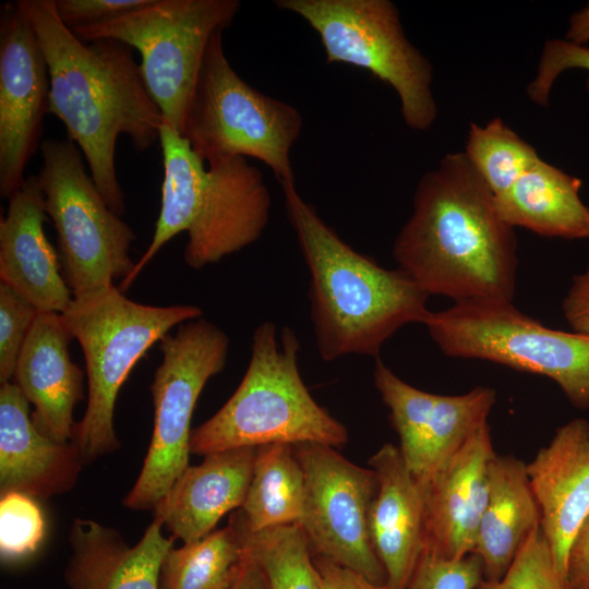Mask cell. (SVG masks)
Listing matches in <instances>:
<instances>
[{"label":"cell","mask_w":589,"mask_h":589,"mask_svg":"<svg viewBox=\"0 0 589 589\" xmlns=\"http://www.w3.org/2000/svg\"><path fill=\"white\" fill-rule=\"evenodd\" d=\"M48 220L37 176L9 199L0 219V279L39 313H63L73 299L61 261L44 231Z\"/></svg>","instance_id":"cell-18"},{"label":"cell","mask_w":589,"mask_h":589,"mask_svg":"<svg viewBox=\"0 0 589 589\" xmlns=\"http://www.w3.org/2000/svg\"><path fill=\"white\" fill-rule=\"evenodd\" d=\"M240 7L238 0H152L120 17L72 33L85 43L106 38L136 49L143 80L164 123L182 135L207 45L232 24Z\"/></svg>","instance_id":"cell-10"},{"label":"cell","mask_w":589,"mask_h":589,"mask_svg":"<svg viewBox=\"0 0 589 589\" xmlns=\"http://www.w3.org/2000/svg\"><path fill=\"white\" fill-rule=\"evenodd\" d=\"M424 325L447 357L546 376L575 407H589V335L546 327L513 301L457 302L431 312Z\"/></svg>","instance_id":"cell-8"},{"label":"cell","mask_w":589,"mask_h":589,"mask_svg":"<svg viewBox=\"0 0 589 589\" xmlns=\"http://www.w3.org/2000/svg\"><path fill=\"white\" fill-rule=\"evenodd\" d=\"M223 33L207 45L182 135L206 165L252 157L268 166L280 185L296 183L290 152L303 118L297 108L261 93L235 71Z\"/></svg>","instance_id":"cell-7"},{"label":"cell","mask_w":589,"mask_h":589,"mask_svg":"<svg viewBox=\"0 0 589 589\" xmlns=\"http://www.w3.org/2000/svg\"><path fill=\"white\" fill-rule=\"evenodd\" d=\"M562 309L575 332L589 335V267L574 276Z\"/></svg>","instance_id":"cell-36"},{"label":"cell","mask_w":589,"mask_h":589,"mask_svg":"<svg viewBox=\"0 0 589 589\" xmlns=\"http://www.w3.org/2000/svg\"><path fill=\"white\" fill-rule=\"evenodd\" d=\"M540 525L541 512L527 464L512 455H495L490 466L489 498L471 553L481 558L484 579L502 578L527 537Z\"/></svg>","instance_id":"cell-24"},{"label":"cell","mask_w":589,"mask_h":589,"mask_svg":"<svg viewBox=\"0 0 589 589\" xmlns=\"http://www.w3.org/2000/svg\"><path fill=\"white\" fill-rule=\"evenodd\" d=\"M305 496L304 474L293 445L256 447L252 477L241 513L251 531L300 522Z\"/></svg>","instance_id":"cell-26"},{"label":"cell","mask_w":589,"mask_h":589,"mask_svg":"<svg viewBox=\"0 0 589 589\" xmlns=\"http://www.w3.org/2000/svg\"><path fill=\"white\" fill-rule=\"evenodd\" d=\"M474 589H570L558 570L541 525L527 537L498 580L482 579Z\"/></svg>","instance_id":"cell-30"},{"label":"cell","mask_w":589,"mask_h":589,"mask_svg":"<svg viewBox=\"0 0 589 589\" xmlns=\"http://www.w3.org/2000/svg\"><path fill=\"white\" fill-rule=\"evenodd\" d=\"M45 519L35 498L21 492L1 494L0 554L5 562L32 555L43 542Z\"/></svg>","instance_id":"cell-31"},{"label":"cell","mask_w":589,"mask_h":589,"mask_svg":"<svg viewBox=\"0 0 589 589\" xmlns=\"http://www.w3.org/2000/svg\"><path fill=\"white\" fill-rule=\"evenodd\" d=\"M229 338L202 316L160 340L161 362L151 384L154 428L140 476L123 504L155 509L190 466L191 420L199 396L226 364Z\"/></svg>","instance_id":"cell-12"},{"label":"cell","mask_w":589,"mask_h":589,"mask_svg":"<svg viewBox=\"0 0 589 589\" xmlns=\"http://www.w3.org/2000/svg\"><path fill=\"white\" fill-rule=\"evenodd\" d=\"M61 314L85 358L88 401L74 425L72 442L86 462L120 446L113 412L132 368L172 327L199 318L203 312L191 304H142L113 285L73 297Z\"/></svg>","instance_id":"cell-6"},{"label":"cell","mask_w":589,"mask_h":589,"mask_svg":"<svg viewBox=\"0 0 589 589\" xmlns=\"http://www.w3.org/2000/svg\"><path fill=\"white\" fill-rule=\"evenodd\" d=\"M373 383L389 410L404 461L423 485L488 421L496 401L495 390L483 386L454 396L421 390L398 377L380 358Z\"/></svg>","instance_id":"cell-14"},{"label":"cell","mask_w":589,"mask_h":589,"mask_svg":"<svg viewBox=\"0 0 589 589\" xmlns=\"http://www.w3.org/2000/svg\"><path fill=\"white\" fill-rule=\"evenodd\" d=\"M247 554L262 570L267 589H322L313 552L300 524L251 531L241 510L231 515Z\"/></svg>","instance_id":"cell-28"},{"label":"cell","mask_w":589,"mask_h":589,"mask_svg":"<svg viewBox=\"0 0 589 589\" xmlns=\"http://www.w3.org/2000/svg\"><path fill=\"white\" fill-rule=\"evenodd\" d=\"M255 454L256 447L226 449L189 466L155 507V519L183 543L204 538L224 515L241 508Z\"/></svg>","instance_id":"cell-23"},{"label":"cell","mask_w":589,"mask_h":589,"mask_svg":"<svg viewBox=\"0 0 589 589\" xmlns=\"http://www.w3.org/2000/svg\"><path fill=\"white\" fill-rule=\"evenodd\" d=\"M62 314L39 313L20 353L12 382L35 407L34 424L59 442L72 441L73 410L84 374L70 357L72 339Z\"/></svg>","instance_id":"cell-21"},{"label":"cell","mask_w":589,"mask_h":589,"mask_svg":"<svg viewBox=\"0 0 589 589\" xmlns=\"http://www.w3.org/2000/svg\"><path fill=\"white\" fill-rule=\"evenodd\" d=\"M398 268L426 294L455 303L513 301L517 239L464 152L420 179L413 211L393 244Z\"/></svg>","instance_id":"cell-2"},{"label":"cell","mask_w":589,"mask_h":589,"mask_svg":"<svg viewBox=\"0 0 589 589\" xmlns=\"http://www.w3.org/2000/svg\"><path fill=\"white\" fill-rule=\"evenodd\" d=\"M13 382L0 388V491L47 498L72 489L84 464L79 447L44 434Z\"/></svg>","instance_id":"cell-20"},{"label":"cell","mask_w":589,"mask_h":589,"mask_svg":"<svg viewBox=\"0 0 589 589\" xmlns=\"http://www.w3.org/2000/svg\"><path fill=\"white\" fill-rule=\"evenodd\" d=\"M483 578L476 554L450 560L424 550L406 589H474Z\"/></svg>","instance_id":"cell-33"},{"label":"cell","mask_w":589,"mask_h":589,"mask_svg":"<svg viewBox=\"0 0 589 589\" xmlns=\"http://www.w3.org/2000/svg\"><path fill=\"white\" fill-rule=\"evenodd\" d=\"M164 179L152 241L124 292L173 237L188 233L184 262L194 269L219 262L260 239L271 215V193L262 172L245 157L205 166L183 135L163 123L159 134Z\"/></svg>","instance_id":"cell-4"},{"label":"cell","mask_w":589,"mask_h":589,"mask_svg":"<svg viewBox=\"0 0 589 589\" xmlns=\"http://www.w3.org/2000/svg\"><path fill=\"white\" fill-rule=\"evenodd\" d=\"M565 39L577 45L589 41V2L570 16Z\"/></svg>","instance_id":"cell-40"},{"label":"cell","mask_w":589,"mask_h":589,"mask_svg":"<svg viewBox=\"0 0 589 589\" xmlns=\"http://www.w3.org/2000/svg\"><path fill=\"white\" fill-rule=\"evenodd\" d=\"M293 449L305 484L299 524L312 552L374 584L386 585L370 533V512L377 491L374 470L351 462L329 445L301 443Z\"/></svg>","instance_id":"cell-13"},{"label":"cell","mask_w":589,"mask_h":589,"mask_svg":"<svg viewBox=\"0 0 589 589\" xmlns=\"http://www.w3.org/2000/svg\"><path fill=\"white\" fill-rule=\"evenodd\" d=\"M584 69L589 72V48L566 39H550L544 44L534 79L527 87L531 101L548 106L556 77L565 70ZM589 91V76L586 81Z\"/></svg>","instance_id":"cell-34"},{"label":"cell","mask_w":589,"mask_h":589,"mask_svg":"<svg viewBox=\"0 0 589 589\" xmlns=\"http://www.w3.org/2000/svg\"><path fill=\"white\" fill-rule=\"evenodd\" d=\"M47 63L49 111L84 156L109 208L121 216L124 194L116 170L120 134L145 152L159 141L163 115L148 93L132 48L113 39L85 43L59 19L53 0L15 1Z\"/></svg>","instance_id":"cell-1"},{"label":"cell","mask_w":589,"mask_h":589,"mask_svg":"<svg viewBox=\"0 0 589 589\" xmlns=\"http://www.w3.org/2000/svg\"><path fill=\"white\" fill-rule=\"evenodd\" d=\"M287 217L310 273L309 301L316 348L327 362L376 357L407 324H425L426 294L401 269H388L345 242L299 194L281 185Z\"/></svg>","instance_id":"cell-3"},{"label":"cell","mask_w":589,"mask_h":589,"mask_svg":"<svg viewBox=\"0 0 589 589\" xmlns=\"http://www.w3.org/2000/svg\"><path fill=\"white\" fill-rule=\"evenodd\" d=\"M566 579L570 589H589V516L569 550Z\"/></svg>","instance_id":"cell-38"},{"label":"cell","mask_w":589,"mask_h":589,"mask_svg":"<svg viewBox=\"0 0 589 589\" xmlns=\"http://www.w3.org/2000/svg\"><path fill=\"white\" fill-rule=\"evenodd\" d=\"M228 589H267L262 570L248 554Z\"/></svg>","instance_id":"cell-39"},{"label":"cell","mask_w":589,"mask_h":589,"mask_svg":"<svg viewBox=\"0 0 589 589\" xmlns=\"http://www.w3.org/2000/svg\"><path fill=\"white\" fill-rule=\"evenodd\" d=\"M50 82L36 34L16 2L0 20V195L10 199L25 181L49 111Z\"/></svg>","instance_id":"cell-15"},{"label":"cell","mask_w":589,"mask_h":589,"mask_svg":"<svg viewBox=\"0 0 589 589\" xmlns=\"http://www.w3.org/2000/svg\"><path fill=\"white\" fill-rule=\"evenodd\" d=\"M495 455L485 421L426 483L424 550L450 560L472 553Z\"/></svg>","instance_id":"cell-16"},{"label":"cell","mask_w":589,"mask_h":589,"mask_svg":"<svg viewBox=\"0 0 589 589\" xmlns=\"http://www.w3.org/2000/svg\"><path fill=\"white\" fill-rule=\"evenodd\" d=\"M318 35L326 62L370 71L390 85L406 125L425 131L437 117L433 67L407 38L397 7L389 0H276Z\"/></svg>","instance_id":"cell-9"},{"label":"cell","mask_w":589,"mask_h":589,"mask_svg":"<svg viewBox=\"0 0 589 589\" xmlns=\"http://www.w3.org/2000/svg\"><path fill=\"white\" fill-rule=\"evenodd\" d=\"M296 332L272 322L259 325L242 381L227 402L191 432L190 453L269 444L321 443L341 447L346 426L321 407L300 375Z\"/></svg>","instance_id":"cell-5"},{"label":"cell","mask_w":589,"mask_h":589,"mask_svg":"<svg viewBox=\"0 0 589 589\" xmlns=\"http://www.w3.org/2000/svg\"><path fill=\"white\" fill-rule=\"evenodd\" d=\"M152 0H53L61 22L71 31L109 22L149 4Z\"/></svg>","instance_id":"cell-35"},{"label":"cell","mask_w":589,"mask_h":589,"mask_svg":"<svg viewBox=\"0 0 589 589\" xmlns=\"http://www.w3.org/2000/svg\"><path fill=\"white\" fill-rule=\"evenodd\" d=\"M527 472L542 531L566 577L569 550L589 516V422L574 419L560 426L527 464Z\"/></svg>","instance_id":"cell-17"},{"label":"cell","mask_w":589,"mask_h":589,"mask_svg":"<svg viewBox=\"0 0 589 589\" xmlns=\"http://www.w3.org/2000/svg\"><path fill=\"white\" fill-rule=\"evenodd\" d=\"M494 196L507 191L540 157L501 118L471 123L464 152Z\"/></svg>","instance_id":"cell-29"},{"label":"cell","mask_w":589,"mask_h":589,"mask_svg":"<svg viewBox=\"0 0 589 589\" xmlns=\"http://www.w3.org/2000/svg\"><path fill=\"white\" fill-rule=\"evenodd\" d=\"M155 519L130 546L121 534L92 519L77 518L70 531L71 557L64 572L70 589H160L165 556L175 537Z\"/></svg>","instance_id":"cell-22"},{"label":"cell","mask_w":589,"mask_h":589,"mask_svg":"<svg viewBox=\"0 0 589 589\" xmlns=\"http://www.w3.org/2000/svg\"><path fill=\"white\" fill-rule=\"evenodd\" d=\"M38 310L0 281V383L12 382L16 363Z\"/></svg>","instance_id":"cell-32"},{"label":"cell","mask_w":589,"mask_h":589,"mask_svg":"<svg viewBox=\"0 0 589 589\" xmlns=\"http://www.w3.org/2000/svg\"><path fill=\"white\" fill-rule=\"evenodd\" d=\"M377 478L370 533L389 589H406L425 549V485L398 446L384 444L369 460Z\"/></svg>","instance_id":"cell-19"},{"label":"cell","mask_w":589,"mask_h":589,"mask_svg":"<svg viewBox=\"0 0 589 589\" xmlns=\"http://www.w3.org/2000/svg\"><path fill=\"white\" fill-rule=\"evenodd\" d=\"M40 149L43 167L37 177L73 297L128 278L136 264L130 256L135 233L107 205L80 148L70 140H46Z\"/></svg>","instance_id":"cell-11"},{"label":"cell","mask_w":589,"mask_h":589,"mask_svg":"<svg viewBox=\"0 0 589 589\" xmlns=\"http://www.w3.org/2000/svg\"><path fill=\"white\" fill-rule=\"evenodd\" d=\"M322 589H389L330 560L313 554Z\"/></svg>","instance_id":"cell-37"},{"label":"cell","mask_w":589,"mask_h":589,"mask_svg":"<svg viewBox=\"0 0 589 589\" xmlns=\"http://www.w3.org/2000/svg\"><path fill=\"white\" fill-rule=\"evenodd\" d=\"M241 530L229 524L204 538L171 548L160 570V589H228L245 558Z\"/></svg>","instance_id":"cell-27"},{"label":"cell","mask_w":589,"mask_h":589,"mask_svg":"<svg viewBox=\"0 0 589 589\" xmlns=\"http://www.w3.org/2000/svg\"><path fill=\"white\" fill-rule=\"evenodd\" d=\"M580 179L540 158L494 202L513 228L543 237L589 239V208L580 200Z\"/></svg>","instance_id":"cell-25"}]
</instances>
